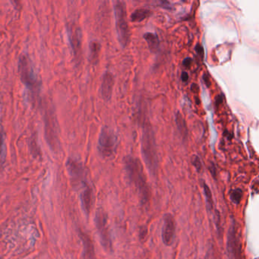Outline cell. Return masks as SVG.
Instances as JSON below:
<instances>
[{"label":"cell","instance_id":"1","mask_svg":"<svg viewBox=\"0 0 259 259\" xmlns=\"http://www.w3.org/2000/svg\"><path fill=\"white\" fill-rule=\"evenodd\" d=\"M125 174L129 182L137 192L139 201L147 205L151 199V190L141 161L134 157L128 156L124 159Z\"/></svg>","mask_w":259,"mask_h":259},{"label":"cell","instance_id":"2","mask_svg":"<svg viewBox=\"0 0 259 259\" xmlns=\"http://www.w3.org/2000/svg\"><path fill=\"white\" fill-rule=\"evenodd\" d=\"M19 72L21 82L29 91L33 101H36L40 97L41 81L38 79L31 60L25 54H22L19 57Z\"/></svg>","mask_w":259,"mask_h":259},{"label":"cell","instance_id":"3","mask_svg":"<svg viewBox=\"0 0 259 259\" xmlns=\"http://www.w3.org/2000/svg\"><path fill=\"white\" fill-rule=\"evenodd\" d=\"M141 154L146 167L152 175H156L159 167V158L157 150L155 132L151 128L147 127L143 132L141 139Z\"/></svg>","mask_w":259,"mask_h":259},{"label":"cell","instance_id":"4","mask_svg":"<svg viewBox=\"0 0 259 259\" xmlns=\"http://www.w3.org/2000/svg\"><path fill=\"white\" fill-rule=\"evenodd\" d=\"M116 30L117 38L122 47H125L130 43L131 32L127 20L126 5L122 1H117L114 3Z\"/></svg>","mask_w":259,"mask_h":259},{"label":"cell","instance_id":"5","mask_svg":"<svg viewBox=\"0 0 259 259\" xmlns=\"http://www.w3.org/2000/svg\"><path fill=\"white\" fill-rule=\"evenodd\" d=\"M119 145L118 137L109 127H103L98 139V150L103 158H110L115 155Z\"/></svg>","mask_w":259,"mask_h":259},{"label":"cell","instance_id":"6","mask_svg":"<svg viewBox=\"0 0 259 259\" xmlns=\"http://www.w3.org/2000/svg\"><path fill=\"white\" fill-rule=\"evenodd\" d=\"M95 225L103 249L107 252L113 251V242L108 227V216L103 209H98L95 216Z\"/></svg>","mask_w":259,"mask_h":259},{"label":"cell","instance_id":"7","mask_svg":"<svg viewBox=\"0 0 259 259\" xmlns=\"http://www.w3.org/2000/svg\"><path fill=\"white\" fill-rule=\"evenodd\" d=\"M227 249L229 259H242V243L235 222L231 223L229 229Z\"/></svg>","mask_w":259,"mask_h":259},{"label":"cell","instance_id":"8","mask_svg":"<svg viewBox=\"0 0 259 259\" xmlns=\"http://www.w3.org/2000/svg\"><path fill=\"white\" fill-rule=\"evenodd\" d=\"M45 133L46 141L53 149H57L59 147L58 132H57V123L54 112L48 109L44 116Z\"/></svg>","mask_w":259,"mask_h":259},{"label":"cell","instance_id":"9","mask_svg":"<svg viewBox=\"0 0 259 259\" xmlns=\"http://www.w3.org/2000/svg\"><path fill=\"white\" fill-rule=\"evenodd\" d=\"M68 35L76 60H79L81 56V31L75 23H69L67 25Z\"/></svg>","mask_w":259,"mask_h":259},{"label":"cell","instance_id":"10","mask_svg":"<svg viewBox=\"0 0 259 259\" xmlns=\"http://www.w3.org/2000/svg\"><path fill=\"white\" fill-rule=\"evenodd\" d=\"M176 222L174 216L167 213L163 217V227H162V241L167 246L173 245L175 239Z\"/></svg>","mask_w":259,"mask_h":259},{"label":"cell","instance_id":"11","mask_svg":"<svg viewBox=\"0 0 259 259\" xmlns=\"http://www.w3.org/2000/svg\"><path fill=\"white\" fill-rule=\"evenodd\" d=\"M66 166H67L68 172L72 177V180H74L76 182H81L82 185L86 182L84 181V174H85L84 169L81 163L69 158L66 163Z\"/></svg>","mask_w":259,"mask_h":259},{"label":"cell","instance_id":"12","mask_svg":"<svg viewBox=\"0 0 259 259\" xmlns=\"http://www.w3.org/2000/svg\"><path fill=\"white\" fill-rule=\"evenodd\" d=\"M114 77L111 72H105L102 78L101 86H100V93L103 99L106 101H109L111 99L114 90Z\"/></svg>","mask_w":259,"mask_h":259},{"label":"cell","instance_id":"13","mask_svg":"<svg viewBox=\"0 0 259 259\" xmlns=\"http://www.w3.org/2000/svg\"><path fill=\"white\" fill-rule=\"evenodd\" d=\"M81 206L84 213L87 215H89L90 212L92 208L93 201H94V194L91 186L84 182L83 184V190L81 193Z\"/></svg>","mask_w":259,"mask_h":259},{"label":"cell","instance_id":"14","mask_svg":"<svg viewBox=\"0 0 259 259\" xmlns=\"http://www.w3.org/2000/svg\"><path fill=\"white\" fill-rule=\"evenodd\" d=\"M79 237L82 241L84 259H97L95 246L91 237L82 231H79Z\"/></svg>","mask_w":259,"mask_h":259},{"label":"cell","instance_id":"15","mask_svg":"<svg viewBox=\"0 0 259 259\" xmlns=\"http://www.w3.org/2000/svg\"><path fill=\"white\" fill-rule=\"evenodd\" d=\"M144 40L148 43V47L152 53H157L159 50L160 46V41L157 36L154 33H146L144 35Z\"/></svg>","mask_w":259,"mask_h":259},{"label":"cell","instance_id":"16","mask_svg":"<svg viewBox=\"0 0 259 259\" xmlns=\"http://www.w3.org/2000/svg\"><path fill=\"white\" fill-rule=\"evenodd\" d=\"M89 60L93 64H96L99 59L100 53L101 50V45L98 40H92L90 43Z\"/></svg>","mask_w":259,"mask_h":259},{"label":"cell","instance_id":"17","mask_svg":"<svg viewBox=\"0 0 259 259\" xmlns=\"http://www.w3.org/2000/svg\"><path fill=\"white\" fill-rule=\"evenodd\" d=\"M176 123H177V129L180 133L182 139H186L188 136L187 125H186L185 119L183 118L180 113H177L176 114Z\"/></svg>","mask_w":259,"mask_h":259},{"label":"cell","instance_id":"18","mask_svg":"<svg viewBox=\"0 0 259 259\" xmlns=\"http://www.w3.org/2000/svg\"><path fill=\"white\" fill-rule=\"evenodd\" d=\"M150 13H151V12L148 9H137L131 15V21L132 22H141V21H144V19H147L150 16Z\"/></svg>","mask_w":259,"mask_h":259},{"label":"cell","instance_id":"19","mask_svg":"<svg viewBox=\"0 0 259 259\" xmlns=\"http://www.w3.org/2000/svg\"><path fill=\"white\" fill-rule=\"evenodd\" d=\"M203 189H204V194L205 196L207 208H208V211L212 212L214 211V199L212 192H211L209 186L205 182H203Z\"/></svg>","mask_w":259,"mask_h":259},{"label":"cell","instance_id":"20","mask_svg":"<svg viewBox=\"0 0 259 259\" xmlns=\"http://www.w3.org/2000/svg\"><path fill=\"white\" fill-rule=\"evenodd\" d=\"M242 195H243V192H242V189H235L230 191L229 196H230V200L234 204H238L240 203L241 200H242Z\"/></svg>","mask_w":259,"mask_h":259},{"label":"cell","instance_id":"21","mask_svg":"<svg viewBox=\"0 0 259 259\" xmlns=\"http://www.w3.org/2000/svg\"><path fill=\"white\" fill-rule=\"evenodd\" d=\"M192 165L194 166L196 170H197V172L201 173V172L202 171V163H201L200 158H199L197 155H193V156L192 157Z\"/></svg>","mask_w":259,"mask_h":259},{"label":"cell","instance_id":"22","mask_svg":"<svg viewBox=\"0 0 259 259\" xmlns=\"http://www.w3.org/2000/svg\"><path fill=\"white\" fill-rule=\"evenodd\" d=\"M147 234H148V230H147L146 227H141V228L140 229V232H139V237H140V239H141V240H143V239H145Z\"/></svg>","mask_w":259,"mask_h":259},{"label":"cell","instance_id":"23","mask_svg":"<svg viewBox=\"0 0 259 259\" xmlns=\"http://www.w3.org/2000/svg\"><path fill=\"white\" fill-rule=\"evenodd\" d=\"M196 50L198 54H199V55L203 57V55H204V49H203V47L201 45L198 44L197 46H196Z\"/></svg>","mask_w":259,"mask_h":259},{"label":"cell","instance_id":"24","mask_svg":"<svg viewBox=\"0 0 259 259\" xmlns=\"http://www.w3.org/2000/svg\"><path fill=\"white\" fill-rule=\"evenodd\" d=\"M3 144V136H2V132H0V155H2Z\"/></svg>","mask_w":259,"mask_h":259},{"label":"cell","instance_id":"25","mask_svg":"<svg viewBox=\"0 0 259 259\" xmlns=\"http://www.w3.org/2000/svg\"><path fill=\"white\" fill-rule=\"evenodd\" d=\"M192 59L186 58L184 60L183 65H185V67H189V66L192 65Z\"/></svg>","mask_w":259,"mask_h":259},{"label":"cell","instance_id":"26","mask_svg":"<svg viewBox=\"0 0 259 259\" xmlns=\"http://www.w3.org/2000/svg\"><path fill=\"white\" fill-rule=\"evenodd\" d=\"M181 79H182V81H184V82L187 81L188 79H189V75H188L187 72H182V76H181Z\"/></svg>","mask_w":259,"mask_h":259}]
</instances>
